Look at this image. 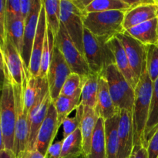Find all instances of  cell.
I'll use <instances>...</instances> for the list:
<instances>
[{"instance_id":"5bb4252c","label":"cell","mask_w":158,"mask_h":158,"mask_svg":"<svg viewBox=\"0 0 158 158\" xmlns=\"http://www.w3.org/2000/svg\"><path fill=\"white\" fill-rule=\"evenodd\" d=\"M60 128L57 119V113L53 103L49 106L47 114L40 127L37 137L35 149L43 155L46 156L49 147L53 143V140L56 136Z\"/></svg>"},{"instance_id":"e575fe53","label":"cell","mask_w":158,"mask_h":158,"mask_svg":"<svg viewBox=\"0 0 158 158\" xmlns=\"http://www.w3.org/2000/svg\"><path fill=\"white\" fill-rule=\"evenodd\" d=\"M0 39L1 44L7 40V13H6V1H0Z\"/></svg>"},{"instance_id":"44dd1931","label":"cell","mask_w":158,"mask_h":158,"mask_svg":"<svg viewBox=\"0 0 158 158\" xmlns=\"http://www.w3.org/2000/svg\"><path fill=\"white\" fill-rule=\"evenodd\" d=\"M98 119L99 116L95 109L89 106H83V114L80 121V130L83 138V152L86 157L89 154L91 141Z\"/></svg>"},{"instance_id":"ee69618b","label":"cell","mask_w":158,"mask_h":158,"mask_svg":"<svg viewBox=\"0 0 158 158\" xmlns=\"http://www.w3.org/2000/svg\"><path fill=\"white\" fill-rule=\"evenodd\" d=\"M129 158H134V151H133V154H132V155H131V157H130Z\"/></svg>"},{"instance_id":"30bf717a","label":"cell","mask_w":158,"mask_h":158,"mask_svg":"<svg viewBox=\"0 0 158 158\" xmlns=\"http://www.w3.org/2000/svg\"><path fill=\"white\" fill-rule=\"evenodd\" d=\"M1 69L10 78L12 83L23 85L25 66L21 54L14 45L7 40L1 44Z\"/></svg>"},{"instance_id":"ac0fdd59","label":"cell","mask_w":158,"mask_h":158,"mask_svg":"<svg viewBox=\"0 0 158 158\" xmlns=\"http://www.w3.org/2000/svg\"><path fill=\"white\" fill-rule=\"evenodd\" d=\"M95 110L99 117H101L104 120L112 118L119 113L114 106L105 75L100 76L99 77L97 104Z\"/></svg>"},{"instance_id":"8d00e7d4","label":"cell","mask_w":158,"mask_h":158,"mask_svg":"<svg viewBox=\"0 0 158 158\" xmlns=\"http://www.w3.org/2000/svg\"><path fill=\"white\" fill-rule=\"evenodd\" d=\"M148 158H158V130L150 139L147 146Z\"/></svg>"},{"instance_id":"836d02e7","label":"cell","mask_w":158,"mask_h":158,"mask_svg":"<svg viewBox=\"0 0 158 158\" xmlns=\"http://www.w3.org/2000/svg\"><path fill=\"white\" fill-rule=\"evenodd\" d=\"M83 114V106L80 104V106L77 107L76 116L74 117H68L64 122L63 123V139L66 138L73 134L76 131L80 129V121H81L82 117Z\"/></svg>"},{"instance_id":"9c48e42d","label":"cell","mask_w":158,"mask_h":158,"mask_svg":"<svg viewBox=\"0 0 158 158\" xmlns=\"http://www.w3.org/2000/svg\"><path fill=\"white\" fill-rule=\"evenodd\" d=\"M72 73L64 57L56 46H54L52 61L47 73V80L49 94L52 101L54 102L60 95L63 84Z\"/></svg>"},{"instance_id":"5b68a950","label":"cell","mask_w":158,"mask_h":158,"mask_svg":"<svg viewBox=\"0 0 158 158\" xmlns=\"http://www.w3.org/2000/svg\"><path fill=\"white\" fill-rule=\"evenodd\" d=\"M109 90L117 110H127L133 113L135 89L132 87L117 69L115 63L110 65L106 71Z\"/></svg>"},{"instance_id":"e0dca14e","label":"cell","mask_w":158,"mask_h":158,"mask_svg":"<svg viewBox=\"0 0 158 158\" xmlns=\"http://www.w3.org/2000/svg\"><path fill=\"white\" fill-rule=\"evenodd\" d=\"M107 45L114 54V59H115V64L117 69L125 77V79L127 80L128 83L132 86V87L135 89L137 82L136 81L134 73H133L129 60H128L127 56L126 54V51H125L124 47L120 40L117 36H114L108 40Z\"/></svg>"},{"instance_id":"f35d334b","label":"cell","mask_w":158,"mask_h":158,"mask_svg":"<svg viewBox=\"0 0 158 158\" xmlns=\"http://www.w3.org/2000/svg\"><path fill=\"white\" fill-rule=\"evenodd\" d=\"M21 2V15L23 19H27L32 9L33 0H20Z\"/></svg>"},{"instance_id":"3957f363","label":"cell","mask_w":158,"mask_h":158,"mask_svg":"<svg viewBox=\"0 0 158 158\" xmlns=\"http://www.w3.org/2000/svg\"><path fill=\"white\" fill-rule=\"evenodd\" d=\"M126 12L114 10L92 12L83 15V23L86 29L98 38L108 40L125 32L123 28Z\"/></svg>"},{"instance_id":"52a82bcc","label":"cell","mask_w":158,"mask_h":158,"mask_svg":"<svg viewBox=\"0 0 158 158\" xmlns=\"http://www.w3.org/2000/svg\"><path fill=\"white\" fill-rule=\"evenodd\" d=\"M12 86L15 103V131L13 152L18 158L28 149L29 121L28 113L25 108L23 85L12 83Z\"/></svg>"},{"instance_id":"d590c367","label":"cell","mask_w":158,"mask_h":158,"mask_svg":"<svg viewBox=\"0 0 158 158\" xmlns=\"http://www.w3.org/2000/svg\"><path fill=\"white\" fill-rule=\"evenodd\" d=\"M6 13L8 18L22 16L20 0H6Z\"/></svg>"},{"instance_id":"8992f818","label":"cell","mask_w":158,"mask_h":158,"mask_svg":"<svg viewBox=\"0 0 158 158\" xmlns=\"http://www.w3.org/2000/svg\"><path fill=\"white\" fill-rule=\"evenodd\" d=\"M55 46L64 57L72 73L79 74L82 80L93 73L84 56L80 52L61 23L60 31L55 38Z\"/></svg>"},{"instance_id":"4316f807","label":"cell","mask_w":158,"mask_h":158,"mask_svg":"<svg viewBox=\"0 0 158 158\" xmlns=\"http://www.w3.org/2000/svg\"><path fill=\"white\" fill-rule=\"evenodd\" d=\"M80 100H81L80 97H69L60 95V97L55 101L52 102L57 113L59 127L63 125L64 120L67 118L69 114L73 110L77 109L80 104Z\"/></svg>"},{"instance_id":"9a60e30c","label":"cell","mask_w":158,"mask_h":158,"mask_svg":"<svg viewBox=\"0 0 158 158\" xmlns=\"http://www.w3.org/2000/svg\"><path fill=\"white\" fill-rule=\"evenodd\" d=\"M158 18V0H148L147 2L130 9L123 20L124 30L139 24Z\"/></svg>"},{"instance_id":"b9f144b4","label":"cell","mask_w":158,"mask_h":158,"mask_svg":"<svg viewBox=\"0 0 158 158\" xmlns=\"http://www.w3.org/2000/svg\"><path fill=\"white\" fill-rule=\"evenodd\" d=\"M0 158H17L12 151L8 150H0Z\"/></svg>"},{"instance_id":"603a6c76","label":"cell","mask_w":158,"mask_h":158,"mask_svg":"<svg viewBox=\"0 0 158 158\" xmlns=\"http://www.w3.org/2000/svg\"><path fill=\"white\" fill-rule=\"evenodd\" d=\"M86 158H106L105 120L99 117L91 141L90 151Z\"/></svg>"},{"instance_id":"f1b7e54d","label":"cell","mask_w":158,"mask_h":158,"mask_svg":"<svg viewBox=\"0 0 158 158\" xmlns=\"http://www.w3.org/2000/svg\"><path fill=\"white\" fill-rule=\"evenodd\" d=\"M54 46H55V37H54L49 26L47 25L46 35H45L44 46H43V53H42L40 73H39V77L41 78L47 77L48 70H49V67L50 66L51 61H52Z\"/></svg>"},{"instance_id":"83f0119b","label":"cell","mask_w":158,"mask_h":158,"mask_svg":"<svg viewBox=\"0 0 158 158\" xmlns=\"http://www.w3.org/2000/svg\"><path fill=\"white\" fill-rule=\"evenodd\" d=\"M63 140V148L60 158H73L84 154L83 138L80 129Z\"/></svg>"},{"instance_id":"484cf974","label":"cell","mask_w":158,"mask_h":158,"mask_svg":"<svg viewBox=\"0 0 158 158\" xmlns=\"http://www.w3.org/2000/svg\"><path fill=\"white\" fill-rule=\"evenodd\" d=\"M24 30L25 20L23 17H7V40H9L14 45L21 55L23 51Z\"/></svg>"},{"instance_id":"4dcf8cb0","label":"cell","mask_w":158,"mask_h":158,"mask_svg":"<svg viewBox=\"0 0 158 158\" xmlns=\"http://www.w3.org/2000/svg\"><path fill=\"white\" fill-rule=\"evenodd\" d=\"M47 25L52 30L54 37L58 34L61 26L60 20V0L43 1Z\"/></svg>"},{"instance_id":"74e56055","label":"cell","mask_w":158,"mask_h":158,"mask_svg":"<svg viewBox=\"0 0 158 158\" xmlns=\"http://www.w3.org/2000/svg\"><path fill=\"white\" fill-rule=\"evenodd\" d=\"M63 140H58L52 143L48 149L46 154V158H60L62 148H63Z\"/></svg>"},{"instance_id":"6da1fadb","label":"cell","mask_w":158,"mask_h":158,"mask_svg":"<svg viewBox=\"0 0 158 158\" xmlns=\"http://www.w3.org/2000/svg\"><path fill=\"white\" fill-rule=\"evenodd\" d=\"M154 83L148 75L146 62L135 88V100L133 109V129L134 148L143 147L144 132L149 117Z\"/></svg>"},{"instance_id":"4fadbf2b","label":"cell","mask_w":158,"mask_h":158,"mask_svg":"<svg viewBox=\"0 0 158 158\" xmlns=\"http://www.w3.org/2000/svg\"><path fill=\"white\" fill-rule=\"evenodd\" d=\"M134 149L132 113L119 111L117 158H129Z\"/></svg>"},{"instance_id":"cb8c5ba5","label":"cell","mask_w":158,"mask_h":158,"mask_svg":"<svg viewBox=\"0 0 158 158\" xmlns=\"http://www.w3.org/2000/svg\"><path fill=\"white\" fill-rule=\"evenodd\" d=\"M119 113L114 117L105 120L106 158H117L118 154Z\"/></svg>"},{"instance_id":"7c38bea8","label":"cell","mask_w":158,"mask_h":158,"mask_svg":"<svg viewBox=\"0 0 158 158\" xmlns=\"http://www.w3.org/2000/svg\"><path fill=\"white\" fill-rule=\"evenodd\" d=\"M42 6H43V0H33L32 12L25 22L24 39H23V51L21 56L23 64L26 69H29V63H30L32 46L36 34Z\"/></svg>"},{"instance_id":"277c9868","label":"cell","mask_w":158,"mask_h":158,"mask_svg":"<svg viewBox=\"0 0 158 158\" xmlns=\"http://www.w3.org/2000/svg\"><path fill=\"white\" fill-rule=\"evenodd\" d=\"M83 51L93 73L105 75L108 66L115 63L114 56L108 46L107 41L95 36L86 28L83 34Z\"/></svg>"},{"instance_id":"d6986e66","label":"cell","mask_w":158,"mask_h":158,"mask_svg":"<svg viewBox=\"0 0 158 158\" xmlns=\"http://www.w3.org/2000/svg\"><path fill=\"white\" fill-rule=\"evenodd\" d=\"M52 102L50 94L49 92L46 94V97L42 102L41 105L37 108L36 110L29 116V139L27 150L35 149V144H36L39 131H40V127H41L42 124H43V121L46 118L48 110H49V107Z\"/></svg>"},{"instance_id":"7bdbcfd3","label":"cell","mask_w":158,"mask_h":158,"mask_svg":"<svg viewBox=\"0 0 158 158\" xmlns=\"http://www.w3.org/2000/svg\"><path fill=\"white\" fill-rule=\"evenodd\" d=\"M73 158H86V156L84 154H80V155L77 156V157H73Z\"/></svg>"},{"instance_id":"ffe728a7","label":"cell","mask_w":158,"mask_h":158,"mask_svg":"<svg viewBox=\"0 0 158 158\" xmlns=\"http://www.w3.org/2000/svg\"><path fill=\"white\" fill-rule=\"evenodd\" d=\"M126 32L146 46L158 44V18L134 26Z\"/></svg>"},{"instance_id":"7a4b0ae2","label":"cell","mask_w":158,"mask_h":158,"mask_svg":"<svg viewBox=\"0 0 158 158\" xmlns=\"http://www.w3.org/2000/svg\"><path fill=\"white\" fill-rule=\"evenodd\" d=\"M2 76L0 100V150L13 152L15 131V96L10 78L6 73H2Z\"/></svg>"},{"instance_id":"60d3db41","label":"cell","mask_w":158,"mask_h":158,"mask_svg":"<svg viewBox=\"0 0 158 158\" xmlns=\"http://www.w3.org/2000/svg\"><path fill=\"white\" fill-rule=\"evenodd\" d=\"M134 158H148L147 148L144 147L134 148Z\"/></svg>"},{"instance_id":"ba28073f","label":"cell","mask_w":158,"mask_h":158,"mask_svg":"<svg viewBox=\"0 0 158 158\" xmlns=\"http://www.w3.org/2000/svg\"><path fill=\"white\" fill-rule=\"evenodd\" d=\"M83 13L74 6L72 0H60V20L80 52L84 56ZM85 57V56H84Z\"/></svg>"},{"instance_id":"d6a6232c","label":"cell","mask_w":158,"mask_h":158,"mask_svg":"<svg viewBox=\"0 0 158 158\" xmlns=\"http://www.w3.org/2000/svg\"><path fill=\"white\" fill-rule=\"evenodd\" d=\"M146 66L149 77L154 83L158 78V44L147 46Z\"/></svg>"},{"instance_id":"2e32d148","label":"cell","mask_w":158,"mask_h":158,"mask_svg":"<svg viewBox=\"0 0 158 158\" xmlns=\"http://www.w3.org/2000/svg\"><path fill=\"white\" fill-rule=\"evenodd\" d=\"M46 26H47V23H46V12H45V7L43 1V6H42L41 12H40L36 34H35L33 46H32L30 63H29V69H28L29 73L34 77H39V73H40L42 53H43L45 35H46Z\"/></svg>"},{"instance_id":"1f68e13d","label":"cell","mask_w":158,"mask_h":158,"mask_svg":"<svg viewBox=\"0 0 158 158\" xmlns=\"http://www.w3.org/2000/svg\"><path fill=\"white\" fill-rule=\"evenodd\" d=\"M83 80L79 74L72 73L63 84L60 95L69 97H81Z\"/></svg>"},{"instance_id":"ab89813d","label":"cell","mask_w":158,"mask_h":158,"mask_svg":"<svg viewBox=\"0 0 158 158\" xmlns=\"http://www.w3.org/2000/svg\"><path fill=\"white\" fill-rule=\"evenodd\" d=\"M93 0H72L74 6H77V9H80L83 15L85 14V11H86V8L91 3Z\"/></svg>"},{"instance_id":"8fae6325","label":"cell","mask_w":158,"mask_h":158,"mask_svg":"<svg viewBox=\"0 0 158 158\" xmlns=\"http://www.w3.org/2000/svg\"><path fill=\"white\" fill-rule=\"evenodd\" d=\"M123 44L136 81L138 83L146 62L147 46L130 35L125 31L116 35Z\"/></svg>"},{"instance_id":"f546056e","label":"cell","mask_w":158,"mask_h":158,"mask_svg":"<svg viewBox=\"0 0 158 158\" xmlns=\"http://www.w3.org/2000/svg\"><path fill=\"white\" fill-rule=\"evenodd\" d=\"M130 9L131 7L125 0H93L86 8L85 14L114 10L127 12Z\"/></svg>"},{"instance_id":"d4e9b609","label":"cell","mask_w":158,"mask_h":158,"mask_svg":"<svg viewBox=\"0 0 158 158\" xmlns=\"http://www.w3.org/2000/svg\"><path fill=\"white\" fill-rule=\"evenodd\" d=\"M158 130V78L154 83L152 98H151V108L149 117L144 132V144L147 148L150 139L153 137L154 133Z\"/></svg>"},{"instance_id":"7402d4cb","label":"cell","mask_w":158,"mask_h":158,"mask_svg":"<svg viewBox=\"0 0 158 158\" xmlns=\"http://www.w3.org/2000/svg\"><path fill=\"white\" fill-rule=\"evenodd\" d=\"M99 77L100 76L97 74L91 73L83 80L80 104L83 106H89L94 109L97 107Z\"/></svg>"}]
</instances>
